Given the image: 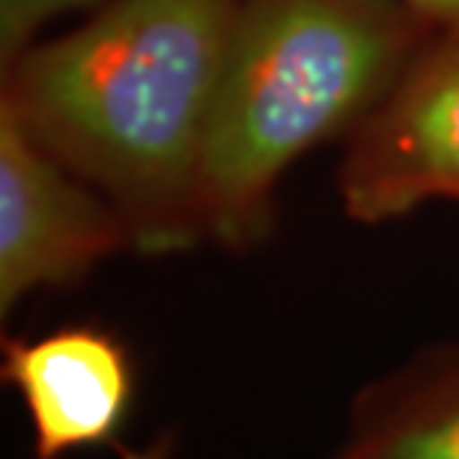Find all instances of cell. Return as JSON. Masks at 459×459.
<instances>
[{"label": "cell", "instance_id": "cell-1", "mask_svg": "<svg viewBox=\"0 0 459 459\" xmlns=\"http://www.w3.org/2000/svg\"><path fill=\"white\" fill-rule=\"evenodd\" d=\"M238 0H108L84 27L13 63L4 102L108 197L132 245L206 233L200 155Z\"/></svg>", "mask_w": 459, "mask_h": 459}, {"label": "cell", "instance_id": "cell-2", "mask_svg": "<svg viewBox=\"0 0 459 459\" xmlns=\"http://www.w3.org/2000/svg\"><path fill=\"white\" fill-rule=\"evenodd\" d=\"M420 22L397 0H238L200 155L206 236H265L278 179L382 102Z\"/></svg>", "mask_w": 459, "mask_h": 459}, {"label": "cell", "instance_id": "cell-3", "mask_svg": "<svg viewBox=\"0 0 459 459\" xmlns=\"http://www.w3.org/2000/svg\"><path fill=\"white\" fill-rule=\"evenodd\" d=\"M341 195L364 224L459 200V24H447L367 117L343 161Z\"/></svg>", "mask_w": 459, "mask_h": 459}, {"label": "cell", "instance_id": "cell-4", "mask_svg": "<svg viewBox=\"0 0 459 459\" xmlns=\"http://www.w3.org/2000/svg\"><path fill=\"white\" fill-rule=\"evenodd\" d=\"M132 245L117 209L45 150L0 102V310L30 292L81 281Z\"/></svg>", "mask_w": 459, "mask_h": 459}, {"label": "cell", "instance_id": "cell-5", "mask_svg": "<svg viewBox=\"0 0 459 459\" xmlns=\"http://www.w3.org/2000/svg\"><path fill=\"white\" fill-rule=\"evenodd\" d=\"M4 382L33 427V459L114 445L134 397V370L114 334L90 325L4 343Z\"/></svg>", "mask_w": 459, "mask_h": 459}, {"label": "cell", "instance_id": "cell-6", "mask_svg": "<svg viewBox=\"0 0 459 459\" xmlns=\"http://www.w3.org/2000/svg\"><path fill=\"white\" fill-rule=\"evenodd\" d=\"M349 459H459V364L370 424Z\"/></svg>", "mask_w": 459, "mask_h": 459}, {"label": "cell", "instance_id": "cell-7", "mask_svg": "<svg viewBox=\"0 0 459 459\" xmlns=\"http://www.w3.org/2000/svg\"><path fill=\"white\" fill-rule=\"evenodd\" d=\"M96 4L99 0H0V57L9 66L30 51V39L48 22Z\"/></svg>", "mask_w": 459, "mask_h": 459}, {"label": "cell", "instance_id": "cell-8", "mask_svg": "<svg viewBox=\"0 0 459 459\" xmlns=\"http://www.w3.org/2000/svg\"><path fill=\"white\" fill-rule=\"evenodd\" d=\"M397 4L415 9L418 15L433 18V22L459 24V0H397Z\"/></svg>", "mask_w": 459, "mask_h": 459}]
</instances>
